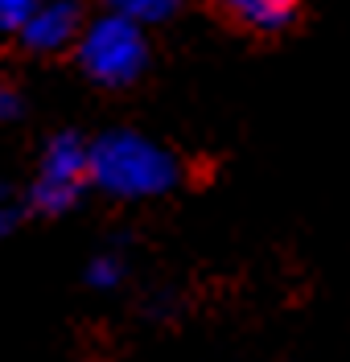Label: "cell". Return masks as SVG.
Instances as JSON below:
<instances>
[{"mask_svg":"<svg viewBox=\"0 0 350 362\" xmlns=\"http://www.w3.org/2000/svg\"><path fill=\"white\" fill-rule=\"evenodd\" d=\"M74 58H78V70L99 87H132L148 66V37L140 25L103 13L83 25L74 42Z\"/></svg>","mask_w":350,"mask_h":362,"instance_id":"2","label":"cell"},{"mask_svg":"<svg viewBox=\"0 0 350 362\" xmlns=\"http://www.w3.org/2000/svg\"><path fill=\"white\" fill-rule=\"evenodd\" d=\"M21 218H25V202L8 189V185H0V239L13 235V230L21 226Z\"/></svg>","mask_w":350,"mask_h":362,"instance_id":"9","label":"cell"},{"mask_svg":"<svg viewBox=\"0 0 350 362\" xmlns=\"http://www.w3.org/2000/svg\"><path fill=\"white\" fill-rule=\"evenodd\" d=\"M33 8H37V0H0V33H21Z\"/></svg>","mask_w":350,"mask_h":362,"instance_id":"8","label":"cell"},{"mask_svg":"<svg viewBox=\"0 0 350 362\" xmlns=\"http://www.w3.org/2000/svg\"><path fill=\"white\" fill-rule=\"evenodd\" d=\"M223 4L235 21L256 33H280L297 17V0H223Z\"/></svg>","mask_w":350,"mask_h":362,"instance_id":"5","label":"cell"},{"mask_svg":"<svg viewBox=\"0 0 350 362\" xmlns=\"http://www.w3.org/2000/svg\"><path fill=\"white\" fill-rule=\"evenodd\" d=\"M83 25H87V17H83V8L74 0H37L33 17L25 21V29L17 37L33 54H62V49H70L78 42Z\"/></svg>","mask_w":350,"mask_h":362,"instance_id":"4","label":"cell"},{"mask_svg":"<svg viewBox=\"0 0 350 362\" xmlns=\"http://www.w3.org/2000/svg\"><path fill=\"white\" fill-rule=\"evenodd\" d=\"M25 103H21V90L8 87V83H0V124H13V119H21Z\"/></svg>","mask_w":350,"mask_h":362,"instance_id":"10","label":"cell"},{"mask_svg":"<svg viewBox=\"0 0 350 362\" xmlns=\"http://www.w3.org/2000/svg\"><path fill=\"white\" fill-rule=\"evenodd\" d=\"M177 4H182V0H112L107 13H116V17H124V21L148 29V25L169 21V17L177 13Z\"/></svg>","mask_w":350,"mask_h":362,"instance_id":"6","label":"cell"},{"mask_svg":"<svg viewBox=\"0 0 350 362\" xmlns=\"http://www.w3.org/2000/svg\"><path fill=\"white\" fill-rule=\"evenodd\" d=\"M87 181L119 202H144L161 198L182 181V160L165 148L161 140L132 128H112V132L87 140Z\"/></svg>","mask_w":350,"mask_h":362,"instance_id":"1","label":"cell"},{"mask_svg":"<svg viewBox=\"0 0 350 362\" xmlns=\"http://www.w3.org/2000/svg\"><path fill=\"white\" fill-rule=\"evenodd\" d=\"M87 284H91L95 293H112L124 284V259H119L116 251H99L91 264H87Z\"/></svg>","mask_w":350,"mask_h":362,"instance_id":"7","label":"cell"},{"mask_svg":"<svg viewBox=\"0 0 350 362\" xmlns=\"http://www.w3.org/2000/svg\"><path fill=\"white\" fill-rule=\"evenodd\" d=\"M87 140L74 132H58L46 140L42 157H37V173L25 189V210L37 214H66L70 206L83 198L87 189Z\"/></svg>","mask_w":350,"mask_h":362,"instance_id":"3","label":"cell"}]
</instances>
